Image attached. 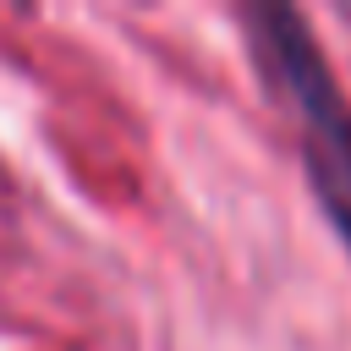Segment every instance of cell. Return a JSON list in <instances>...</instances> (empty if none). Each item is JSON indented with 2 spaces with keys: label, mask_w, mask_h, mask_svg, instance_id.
<instances>
[{
  "label": "cell",
  "mask_w": 351,
  "mask_h": 351,
  "mask_svg": "<svg viewBox=\"0 0 351 351\" xmlns=\"http://www.w3.org/2000/svg\"><path fill=\"white\" fill-rule=\"evenodd\" d=\"M241 22H247V44H252L258 71L269 77L274 99L296 121V143H302L313 197L324 203L329 225L351 247V99L335 82L313 27L291 5L258 0V5L241 11Z\"/></svg>",
  "instance_id": "1"
}]
</instances>
